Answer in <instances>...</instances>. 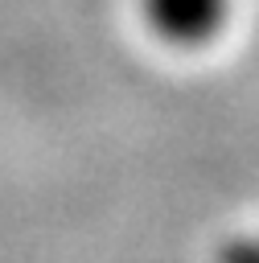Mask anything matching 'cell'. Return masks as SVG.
I'll list each match as a JSON object with an SVG mask.
<instances>
[{
  "label": "cell",
  "instance_id": "obj_1",
  "mask_svg": "<svg viewBox=\"0 0 259 263\" xmlns=\"http://www.w3.org/2000/svg\"><path fill=\"white\" fill-rule=\"evenodd\" d=\"M152 8H156V21H164L181 37H193L201 25H210L214 0H152Z\"/></svg>",
  "mask_w": 259,
  "mask_h": 263
}]
</instances>
